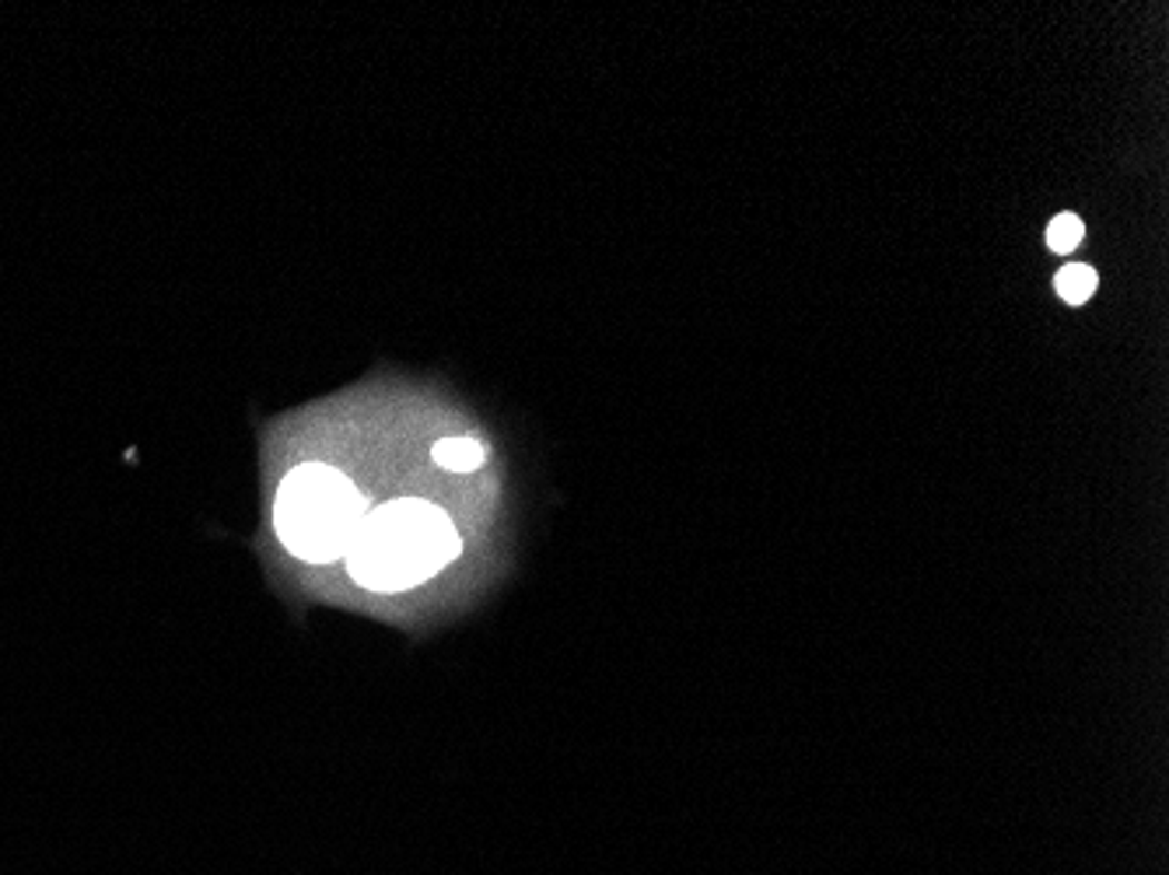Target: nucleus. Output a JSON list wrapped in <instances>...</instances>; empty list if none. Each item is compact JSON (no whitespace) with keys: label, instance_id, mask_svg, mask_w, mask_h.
<instances>
[{"label":"nucleus","instance_id":"nucleus-2","mask_svg":"<svg viewBox=\"0 0 1169 875\" xmlns=\"http://www.w3.org/2000/svg\"><path fill=\"white\" fill-rule=\"evenodd\" d=\"M368 515L365 494L340 469L305 463L280 480L274 526L280 543L308 564L347 557Z\"/></svg>","mask_w":1169,"mask_h":875},{"label":"nucleus","instance_id":"nucleus-1","mask_svg":"<svg viewBox=\"0 0 1169 875\" xmlns=\"http://www.w3.org/2000/svg\"><path fill=\"white\" fill-rule=\"evenodd\" d=\"M463 543L452 518L420 498L368 508L347 550V571L371 593H407L459 557Z\"/></svg>","mask_w":1169,"mask_h":875},{"label":"nucleus","instance_id":"nucleus-3","mask_svg":"<svg viewBox=\"0 0 1169 875\" xmlns=\"http://www.w3.org/2000/svg\"><path fill=\"white\" fill-rule=\"evenodd\" d=\"M432 456L438 466H445L452 473H473L484 463V445L473 441V438H442L432 448Z\"/></svg>","mask_w":1169,"mask_h":875},{"label":"nucleus","instance_id":"nucleus-5","mask_svg":"<svg viewBox=\"0 0 1169 875\" xmlns=\"http://www.w3.org/2000/svg\"><path fill=\"white\" fill-rule=\"evenodd\" d=\"M1082 235H1086L1082 218L1068 215V210H1064V215H1058L1051 225H1047V246H1051V252H1058V256H1068V252L1079 249Z\"/></svg>","mask_w":1169,"mask_h":875},{"label":"nucleus","instance_id":"nucleus-4","mask_svg":"<svg viewBox=\"0 0 1169 875\" xmlns=\"http://www.w3.org/2000/svg\"><path fill=\"white\" fill-rule=\"evenodd\" d=\"M1096 284H1100V277H1096V270L1089 264H1068V267H1061L1054 288L1068 305H1086L1096 291Z\"/></svg>","mask_w":1169,"mask_h":875}]
</instances>
